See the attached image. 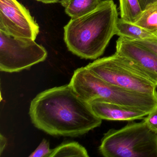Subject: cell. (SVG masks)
<instances>
[{"label":"cell","mask_w":157,"mask_h":157,"mask_svg":"<svg viewBox=\"0 0 157 157\" xmlns=\"http://www.w3.org/2000/svg\"><path fill=\"white\" fill-rule=\"evenodd\" d=\"M29 115L36 128L54 136H79L102 123L69 83L38 94L31 102Z\"/></svg>","instance_id":"cell-1"},{"label":"cell","mask_w":157,"mask_h":157,"mask_svg":"<svg viewBox=\"0 0 157 157\" xmlns=\"http://www.w3.org/2000/svg\"><path fill=\"white\" fill-rule=\"evenodd\" d=\"M118 19L113 0L101 1L94 10L71 19L64 28V39L68 49L85 59H96L104 53L115 35Z\"/></svg>","instance_id":"cell-2"},{"label":"cell","mask_w":157,"mask_h":157,"mask_svg":"<svg viewBox=\"0 0 157 157\" xmlns=\"http://www.w3.org/2000/svg\"><path fill=\"white\" fill-rule=\"evenodd\" d=\"M89 104L103 101L150 113L157 107V94H145L120 88L102 80L86 67L74 71L69 83Z\"/></svg>","instance_id":"cell-3"},{"label":"cell","mask_w":157,"mask_h":157,"mask_svg":"<svg viewBox=\"0 0 157 157\" xmlns=\"http://www.w3.org/2000/svg\"><path fill=\"white\" fill-rule=\"evenodd\" d=\"M99 150L105 157H157V134L143 120L104 134Z\"/></svg>","instance_id":"cell-4"},{"label":"cell","mask_w":157,"mask_h":157,"mask_svg":"<svg viewBox=\"0 0 157 157\" xmlns=\"http://www.w3.org/2000/svg\"><path fill=\"white\" fill-rule=\"evenodd\" d=\"M86 67L112 85L140 93L157 94V87L154 82L133 70L123 57L115 53L96 59Z\"/></svg>","instance_id":"cell-5"},{"label":"cell","mask_w":157,"mask_h":157,"mask_svg":"<svg viewBox=\"0 0 157 157\" xmlns=\"http://www.w3.org/2000/svg\"><path fill=\"white\" fill-rule=\"evenodd\" d=\"M45 48L28 38H16L0 31V70L13 73L45 60Z\"/></svg>","instance_id":"cell-6"},{"label":"cell","mask_w":157,"mask_h":157,"mask_svg":"<svg viewBox=\"0 0 157 157\" xmlns=\"http://www.w3.org/2000/svg\"><path fill=\"white\" fill-rule=\"evenodd\" d=\"M0 31L16 38L35 40L39 26L29 11L17 0H0Z\"/></svg>","instance_id":"cell-7"},{"label":"cell","mask_w":157,"mask_h":157,"mask_svg":"<svg viewBox=\"0 0 157 157\" xmlns=\"http://www.w3.org/2000/svg\"><path fill=\"white\" fill-rule=\"evenodd\" d=\"M116 54L129 60L138 70L157 87V56L150 49L130 39L119 37Z\"/></svg>","instance_id":"cell-8"},{"label":"cell","mask_w":157,"mask_h":157,"mask_svg":"<svg viewBox=\"0 0 157 157\" xmlns=\"http://www.w3.org/2000/svg\"><path fill=\"white\" fill-rule=\"evenodd\" d=\"M95 114L102 120L131 121L143 119L148 112L103 101L90 103Z\"/></svg>","instance_id":"cell-9"},{"label":"cell","mask_w":157,"mask_h":157,"mask_svg":"<svg viewBox=\"0 0 157 157\" xmlns=\"http://www.w3.org/2000/svg\"><path fill=\"white\" fill-rule=\"evenodd\" d=\"M115 35L132 40L157 39V32H153L118 18Z\"/></svg>","instance_id":"cell-10"},{"label":"cell","mask_w":157,"mask_h":157,"mask_svg":"<svg viewBox=\"0 0 157 157\" xmlns=\"http://www.w3.org/2000/svg\"><path fill=\"white\" fill-rule=\"evenodd\" d=\"M101 0H61L65 12L71 19L79 18L95 10Z\"/></svg>","instance_id":"cell-11"},{"label":"cell","mask_w":157,"mask_h":157,"mask_svg":"<svg viewBox=\"0 0 157 157\" xmlns=\"http://www.w3.org/2000/svg\"><path fill=\"white\" fill-rule=\"evenodd\" d=\"M89 157L86 148L75 141L63 142L53 149L49 157Z\"/></svg>","instance_id":"cell-12"},{"label":"cell","mask_w":157,"mask_h":157,"mask_svg":"<svg viewBox=\"0 0 157 157\" xmlns=\"http://www.w3.org/2000/svg\"><path fill=\"white\" fill-rule=\"evenodd\" d=\"M121 19L134 23L141 16L143 10L139 0H119Z\"/></svg>","instance_id":"cell-13"},{"label":"cell","mask_w":157,"mask_h":157,"mask_svg":"<svg viewBox=\"0 0 157 157\" xmlns=\"http://www.w3.org/2000/svg\"><path fill=\"white\" fill-rule=\"evenodd\" d=\"M134 24L157 32V4L143 11L139 19Z\"/></svg>","instance_id":"cell-14"},{"label":"cell","mask_w":157,"mask_h":157,"mask_svg":"<svg viewBox=\"0 0 157 157\" xmlns=\"http://www.w3.org/2000/svg\"><path fill=\"white\" fill-rule=\"evenodd\" d=\"M53 149H50L49 142L44 139L35 150L29 155L30 157H49Z\"/></svg>","instance_id":"cell-15"},{"label":"cell","mask_w":157,"mask_h":157,"mask_svg":"<svg viewBox=\"0 0 157 157\" xmlns=\"http://www.w3.org/2000/svg\"><path fill=\"white\" fill-rule=\"evenodd\" d=\"M143 120L151 130L157 134V107L149 113Z\"/></svg>","instance_id":"cell-16"},{"label":"cell","mask_w":157,"mask_h":157,"mask_svg":"<svg viewBox=\"0 0 157 157\" xmlns=\"http://www.w3.org/2000/svg\"><path fill=\"white\" fill-rule=\"evenodd\" d=\"M133 41L151 50L157 56V39Z\"/></svg>","instance_id":"cell-17"},{"label":"cell","mask_w":157,"mask_h":157,"mask_svg":"<svg viewBox=\"0 0 157 157\" xmlns=\"http://www.w3.org/2000/svg\"><path fill=\"white\" fill-rule=\"evenodd\" d=\"M139 2L143 11L157 4V0H139Z\"/></svg>","instance_id":"cell-18"},{"label":"cell","mask_w":157,"mask_h":157,"mask_svg":"<svg viewBox=\"0 0 157 157\" xmlns=\"http://www.w3.org/2000/svg\"><path fill=\"white\" fill-rule=\"evenodd\" d=\"M7 140L2 134L0 135V155L1 156L7 145Z\"/></svg>","instance_id":"cell-19"},{"label":"cell","mask_w":157,"mask_h":157,"mask_svg":"<svg viewBox=\"0 0 157 157\" xmlns=\"http://www.w3.org/2000/svg\"><path fill=\"white\" fill-rule=\"evenodd\" d=\"M36 1L45 4H51V3L60 2L61 0H36Z\"/></svg>","instance_id":"cell-20"}]
</instances>
